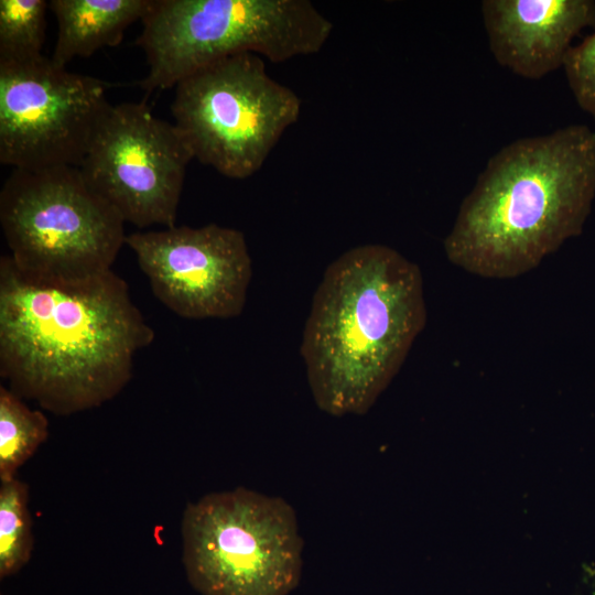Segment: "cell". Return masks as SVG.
Returning <instances> with one entry per match:
<instances>
[{
	"mask_svg": "<svg viewBox=\"0 0 595 595\" xmlns=\"http://www.w3.org/2000/svg\"><path fill=\"white\" fill-rule=\"evenodd\" d=\"M595 198V131L524 137L490 156L444 239L451 263L513 279L582 234Z\"/></svg>",
	"mask_w": 595,
	"mask_h": 595,
	"instance_id": "cell-2",
	"label": "cell"
},
{
	"mask_svg": "<svg viewBox=\"0 0 595 595\" xmlns=\"http://www.w3.org/2000/svg\"><path fill=\"white\" fill-rule=\"evenodd\" d=\"M107 84L41 55L0 61V162L79 167L111 104Z\"/></svg>",
	"mask_w": 595,
	"mask_h": 595,
	"instance_id": "cell-8",
	"label": "cell"
},
{
	"mask_svg": "<svg viewBox=\"0 0 595 595\" xmlns=\"http://www.w3.org/2000/svg\"><path fill=\"white\" fill-rule=\"evenodd\" d=\"M182 561L202 595H289L299 584L303 541L292 506L244 487L188 502Z\"/></svg>",
	"mask_w": 595,
	"mask_h": 595,
	"instance_id": "cell-6",
	"label": "cell"
},
{
	"mask_svg": "<svg viewBox=\"0 0 595 595\" xmlns=\"http://www.w3.org/2000/svg\"><path fill=\"white\" fill-rule=\"evenodd\" d=\"M482 15L497 63L539 79L563 66L575 36L595 29V1L485 0Z\"/></svg>",
	"mask_w": 595,
	"mask_h": 595,
	"instance_id": "cell-11",
	"label": "cell"
},
{
	"mask_svg": "<svg viewBox=\"0 0 595 595\" xmlns=\"http://www.w3.org/2000/svg\"><path fill=\"white\" fill-rule=\"evenodd\" d=\"M562 67L576 104L595 120V31L571 46Z\"/></svg>",
	"mask_w": 595,
	"mask_h": 595,
	"instance_id": "cell-16",
	"label": "cell"
},
{
	"mask_svg": "<svg viewBox=\"0 0 595 595\" xmlns=\"http://www.w3.org/2000/svg\"><path fill=\"white\" fill-rule=\"evenodd\" d=\"M45 0L0 1V61H28L42 54Z\"/></svg>",
	"mask_w": 595,
	"mask_h": 595,
	"instance_id": "cell-15",
	"label": "cell"
},
{
	"mask_svg": "<svg viewBox=\"0 0 595 595\" xmlns=\"http://www.w3.org/2000/svg\"><path fill=\"white\" fill-rule=\"evenodd\" d=\"M125 223L74 166L13 169L0 192L9 256L37 279L79 282L111 270Z\"/></svg>",
	"mask_w": 595,
	"mask_h": 595,
	"instance_id": "cell-5",
	"label": "cell"
},
{
	"mask_svg": "<svg viewBox=\"0 0 595 595\" xmlns=\"http://www.w3.org/2000/svg\"><path fill=\"white\" fill-rule=\"evenodd\" d=\"M425 323L418 264L380 244L339 256L314 293L300 349L316 405L334 416L365 414Z\"/></svg>",
	"mask_w": 595,
	"mask_h": 595,
	"instance_id": "cell-3",
	"label": "cell"
},
{
	"mask_svg": "<svg viewBox=\"0 0 595 595\" xmlns=\"http://www.w3.org/2000/svg\"><path fill=\"white\" fill-rule=\"evenodd\" d=\"M301 106L294 90L267 73L261 56L240 53L180 80L171 112L194 159L226 177L245 180L298 121Z\"/></svg>",
	"mask_w": 595,
	"mask_h": 595,
	"instance_id": "cell-7",
	"label": "cell"
},
{
	"mask_svg": "<svg viewBox=\"0 0 595 595\" xmlns=\"http://www.w3.org/2000/svg\"><path fill=\"white\" fill-rule=\"evenodd\" d=\"M126 244L154 295L175 314L194 320L241 314L252 275L245 235L208 224L132 232Z\"/></svg>",
	"mask_w": 595,
	"mask_h": 595,
	"instance_id": "cell-10",
	"label": "cell"
},
{
	"mask_svg": "<svg viewBox=\"0 0 595 595\" xmlns=\"http://www.w3.org/2000/svg\"><path fill=\"white\" fill-rule=\"evenodd\" d=\"M136 44L151 94L220 58L253 53L273 63L320 52L333 23L309 0H151Z\"/></svg>",
	"mask_w": 595,
	"mask_h": 595,
	"instance_id": "cell-4",
	"label": "cell"
},
{
	"mask_svg": "<svg viewBox=\"0 0 595 595\" xmlns=\"http://www.w3.org/2000/svg\"><path fill=\"white\" fill-rule=\"evenodd\" d=\"M151 0H50L57 22L51 60L61 67L76 57L118 45L125 31L143 18Z\"/></svg>",
	"mask_w": 595,
	"mask_h": 595,
	"instance_id": "cell-12",
	"label": "cell"
},
{
	"mask_svg": "<svg viewBox=\"0 0 595 595\" xmlns=\"http://www.w3.org/2000/svg\"><path fill=\"white\" fill-rule=\"evenodd\" d=\"M153 339L112 270L57 282L0 258V375L21 398L62 415L96 408L126 387Z\"/></svg>",
	"mask_w": 595,
	"mask_h": 595,
	"instance_id": "cell-1",
	"label": "cell"
},
{
	"mask_svg": "<svg viewBox=\"0 0 595 595\" xmlns=\"http://www.w3.org/2000/svg\"><path fill=\"white\" fill-rule=\"evenodd\" d=\"M194 159L174 123L145 101L111 105L79 171L126 223L175 226L186 169Z\"/></svg>",
	"mask_w": 595,
	"mask_h": 595,
	"instance_id": "cell-9",
	"label": "cell"
},
{
	"mask_svg": "<svg viewBox=\"0 0 595 595\" xmlns=\"http://www.w3.org/2000/svg\"><path fill=\"white\" fill-rule=\"evenodd\" d=\"M25 483L13 478L0 485V577L18 573L31 559L32 518Z\"/></svg>",
	"mask_w": 595,
	"mask_h": 595,
	"instance_id": "cell-14",
	"label": "cell"
},
{
	"mask_svg": "<svg viewBox=\"0 0 595 595\" xmlns=\"http://www.w3.org/2000/svg\"><path fill=\"white\" fill-rule=\"evenodd\" d=\"M48 436V421L31 410L11 389L0 387V480L14 478L17 470Z\"/></svg>",
	"mask_w": 595,
	"mask_h": 595,
	"instance_id": "cell-13",
	"label": "cell"
}]
</instances>
